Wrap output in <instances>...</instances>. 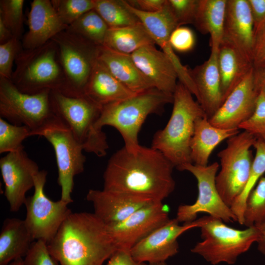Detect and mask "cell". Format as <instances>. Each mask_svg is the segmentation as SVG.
<instances>
[{
	"mask_svg": "<svg viewBox=\"0 0 265 265\" xmlns=\"http://www.w3.org/2000/svg\"><path fill=\"white\" fill-rule=\"evenodd\" d=\"M174 165L161 152L140 145L125 147L109 158L103 174V189L162 201L174 191Z\"/></svg>",
	"mask_w": 265,
	"mask_h": 265,
	"instance_id": "obj_1",
	"label": "cell"
},
{
	"mask_svg": "<svg viewBox=\"0 0 265 265\" xmlns=\"http://www.w3.org/2000/svg\"><path fill=\"white\" fill-rule=\"evenodd\" d=\"M48 246L60 265H103L118 249L107 226L87 212H72Z\"/></svg>",
	"mask_w": 265,
	"mask_h": 265,
	"instance_id": "obj_2",
	"label": "cell"
},
{
	"mask_svg": "<svg viewBox=\"0 0 265 265\" xmlns=\"http://www.w3.org/2000/svg\"><path fill=\"white\" fill-rule=\"evenodd\" d=\"M173 104L168 122L155 133L151 147L161 152L178 169L192 163L190 145L195 124L206 115L192 93L180 81L173 93Z\"/></svg>",
	"mask_w": 265,
	"mask_h": 265,
	"instance_id": "obj_3",
	"label": "cell"
},
{
	"mask_svg": "<svg viewBox=\"0 0 265 265\" xmlns=\"http://www.w3.org/2000/svg\"><path fill=\"white\" fill-rule=\"evenodd\" d=\"M173 94L156 88L136 94L127 99L111 103L102 107L96 127L102 130L111 126L121 134L128 150L133 152L140 146L138 135L149 115L159 112L164 106L173 103Z\"/></svg>",
	"mask_w": 265,
	"mask_h": 265,
	"instance_id": "obj_4",
	"label": "cell"
},
{
	"mask_svg": "<svg viewBox=\"0 0 265 265\" xmlns=\"http://www.w3.org/2000/svg\"><path fill=\"white\" fill-rule=\"evenodd\" d=\"M50 99L54 114L70 129L83 150L102 157L108 145L106 134L96 127L103 106L84 95L71 97L51 90Z\"/></svg>",
	"mask_w": 265,
	"mask_h": 265,
	"instance_id": "obj_5",
	"label": "cell"
},
{
	"mask_svg": "<svg viewBox=\"0 0 265 265\" xmlns=\"http://www.w3.org/2000/svg\"><path fill=\"white\" fill-rule=\"evenodd\" d=\"M15 62L11 80L21 92L35 94L46 90L62 91L64 77L53 40L35 49H23Z\"/></svg>",
	"mask_w": 265,
	"mask_h": 265,
	"instance_id": "obj_6",
	"label": "cell"
},
{
	"mask_svg": "<svg viewBox=\"0 0 265 265\" xmlns=\"http://www.w3.org/2000/svg\"><path fill=\"white\" fill-rule=\"evenodd\" d=\"M200 228L202 241L196 243L191 251L212 265L235 264L239 256L257 242L260 235L255 226L236 229L210 215Z\"/></svg>",
	"mask_w": 265,
	"mask_h": 265,
	"instance_id": "obj_7",
	"label": "cell"
},
{
	"mask_svg": "<svg viewBox=\"0 0 265 265\" xmlns=\"http://www.w3.org/2000/svg\"><path fill=\"white\" fill-rule=\"evenodd\" d=\"M57 45L64 77L60 93L71 97L84 96L87 83L98 60L100 47L67 29L52 39Z\"/></svg>",
	"mask_w": 265,
	"mask_h": 265,
	"instance_id": "obj_8",
	"label": "cell"
},
{
	"mask_svg": "<svg viewBox=\"0 0 265 265\" xmlns=\"http://www.w3.org/2000/svg\"><path fill=\"white\" fill-rule=\"evenodd\" d=\"M256 140L243 131L228 139L226 147L217 154L221 169L216 176V186L222 200L229 207L247 183L253 161L250 149Z\"/></svg>",
	"mask_w": 265,
	"mask_h": 265,
	"instance_id": "obj_9",
	"label": "cell"
},
{
	"mask_svg": "<svg viewBox=\"0 0 265 265\" xmlns=\"http://www.w3.org/2000/svg\"><path fill=\"white\" fill-rule=\"evenodd\" d=\"M45 137L53 148L58 171L57 182L61 188V199L68 204L73 202L71 194L74 177L82 173L86 158L83 149L70 129L56 116L32 133V136Z\"/></svg>",
	"mask_w": 265,
	"mask_h": 265,
	"instance_id": "obj_10",
	"label": "cell"
},
{
	"mask_svg": "<svg viewBox=\"0 0 265 265\" xmlns=\"http://www.w3.org/2000/svg\"><path fill=\"white\" fill-rule=\"evenodd\" d=\"M50 90L35 94L20 91L10 80L0 77V117L16 125L28 127L32 133L55 116Z\"/></svg>",
	"mask_w": 265,
	"mask_h": 265,
	"instance_id": "obj_11",
	"label": "cell"
},
{
	"mask_svg": "<svg viewBox=\"0 0 265 265\" xmlns=\"http://www.w3.org/2000/svg\"><path fill=\"white\" fill-rule=\"evenodd\" d=\"M218 168L219 164L214 162L207 166L189 163L178 169L180 171H187L194 176L198 190L197 198L194 203L179 206L176 218L179 222H192L202 212L225 222L238 221L237 217L223 201L217 189L215 178Z\"/></svg>",
	"mask_w": 265,
	"mask_h": 265,
	"instance_id": "obj_12",
	"label": "cell"
},
{
	"mask_svg": "<svg viewBox=\"0 0 265 265\" xmlns=\"http://www.w3.org/2000/svg\"><path fill=\"white\" fill-rule=\"evenodd\" d=\"M47 172L40 170L35 177L34 193L26 197L24 205L26 213V224L35 240L49 243L62 223L72 213L68 204L61 199L53 201L44 192Z\"/></svg>",
	"mask_w": 265,
	"mask_h": 265,
	"instance_id": "obj_13",
	"label": "cell"
},
{
	"mask_svg": "<svg viewBox=\"0 0 265 265\" xmlns=\"http://www.w3.org/2000/svg\"><path fill=\"white\" fill-rule=\"evenodd\" d=\"M208 217L205 216L182 225L176 218L170 219L135 245L131 249V254L136 261L140 263L165 262L178 252V238L188 230L200 228Z\"/></svg>",
	"mask_w": 265,
	"mask_h": 265,
	"instance_id": "obj_14",
	"label": "cell"
},
{
	"mask_svg": "<svg viewBox=\"0 0 265 265\" xmlns=\"http://www.w3.org/2000/svg\"><path fill=\"white\" fill-rule=\"evenodd\" d=\"M169 219L168 207L162 202L152 201L124 220L107 227L117 249L131 250Z\"/></svg>",
	"mask_w": 265,
	"mask_h": 265,
	"instance_id": "obj_15",
	"label": "cell"
},
{
	"mask_svg": "<svg viewBox=\"0 0 265 265\" xmlns=\"http://www.w3.org/2000/svg\"><path fill=\"white\" fill-rule=\"evenodd\" d=\"M0 169L10 210L17 212L25 204L26 192L34 187L35 177L40 171L38 165L23 149L2 157Z\"/></svg>",
	"mask_w": 265,
	"mask_h": 265,
	"instance_id": "obj_16",
	"label": "cell"
},
{
	"mask_svg": "<svg viewBox=\"0 0 265 265\" xmlns=\"http://www.w3.org/2000/svg\"><path fill=\"white\" fill-rule=\"evenodd\" d=\"M127 7L138 18L145 26L156 44L168 56L177 72L179 81L189 91L195 90V85L189 74V69L184 66L175 54L169 43L172 31L179 26L166 0L163 8L155 13L141 11L126 3Z\"/></svg>",
	"mask_w": 265,
	"mask_h": 265,
	"instance_id": "obj_17",
	"label": "cell"
},
{
	"mask_svg": "<svg viewBox=\"0 0 265 265\" xmlns=\"http://www.w3.org/2000/svg\"><path fill=\"white\" fill-rule=\"evenodd\" d=\"M253 69L232 91L209 122L221 129H239L253 114L259 92L254 81Z\"/></svg>",
	"mask_w": 265,
	"mask_h": 265,
	"instance_id": "obj_18",
	"label": "cell"
},
{
	"mask_svg": "<svg viewBox=\"0 0 265 265\" xmlns=\"http://www.w3.org/2000/svg\"><path fill=\"white\" fill-rule=\"evenodd\" d=\"M86 199L93 206L96 216L107 226L117 224L135 211L154 201L127 193L104 189H90Z\"/></svg>",
	"mask_w": 265,
	"mask_h": 265,
	"instance_id": "obj_19",
	"label": "cell"
},
{
	"mask_svg": "<svg viewBox=\"0 0 265 265\" xmlns=\"http://www.w3.org/2000/svg\"><path fill=\"white\" fill-rule=\"evenodd\" d=\"M222 41L231 44L252 61L254 24L248 0H227Z\"/></svg>",
	"mask_w": 265,
	"mask_h": 265,
	"instance_id": "obj_20",
	"label": "cell"
},
{
	"mask_svg": "<svg viewBox=\"0 0 265 265\" xmlns=\"http://www.w3.org/2000/svg\"><path fill=\"white\" fill-rule=\"evenodd\" d=\"M28 31L21 39L23 49L39 47L66 29L50 0H33L28 14Z\"/></svg>",
	"mask_w": 265,
	"mask_h": 265,
	"instance_id": "obj_21",
	"label": "cell"
},
{
	"mask_svg": "<svg viewBox=\"0 0 265 265\" xmlns=\"http://www.w3.org/2000/svg\"><path fill=\"white\" fill-rule=\"evenodd\" d=\"M134 62L155 88L173 94L178 80L175 67L168 56L155 45L143 47L131 54Z\"/></svg>",
	"mask_w": 265,
	"mask_h": 265,
	"instance_id": "obj_22",
	"label": "cell"
},
{
	"mask_svg": "<svg viewBox=\"0 0 265 265\" xmlns=\"http://www.w3.org/2000/svg\"><path fill=\"white\" fill-rule=\"evenodd\" d=\"M217 55L218 51L211 50L208 60L192 69H189L197 90V102L208 119L216 112L223 104Z\"/></svg>",
	"mask_w": 265,
	"mask_h": 265,
	"instance_id": "obj_23",
	"label": "cell"
},
{
	"mask_svg": "<svg viewBox=\"0 0 265 265\" xmlns=\"http://www.w3.org/2000/svg\"><path fill=\"white\" fill-rule=\"evenodd\" d=\"M98 59L122 84L135 94L155 88L134 62L131 54L101 46Z\"/></svg>",
	"mask_w": 265,
	"mask_h": 265,
	"instance_id": "obj_24",
	"label": "cell"
},
{
	"mask_svg": "<svg viewBox=\"0 0 265 265\" xmlns=\"http://www.w3.org/2000/svg\"><path fill=\"white\" fill-rule=\"evenodd\" d=\"M217 61L223 103L253 68L252 61L231 44L222 41Z\"/></svg>",
	"mask_w": 265,
	"mask_h": 265,
	"instance_id": "obj_25",
	"label": "cell"
},
{
	"mask_svg": "<svg viewBox=\"0 0 265 265\" xmlns=\"http://www.w3.org/2000/svg\"><path fill=\"white\" fill-rule=\"evenodd\" d=\"M84 94L103 106L137 94L133 93L119 82L98 59L86 86Z\"/></svg>",
	"mask_w": 265,
	"mask_h": 265,
	"instance_id": "obj_26",
	"label": "cell"
},
{
	"mask_svg": "<svg viewBox=\"0 0 265 265\" xmlns=\"http://www.w3.org/2000/svg\"><path fill=\"white\" fill-rule=\"evenodd\" d=\"M239 132V129H221L213 126L206 115L198 119L190 145L192 163L208 165L210 155L215 148Z\"/></svg>",
	"mask_w": 265,
	"mask_h": 265,
	"instance_id": "obj_27",
	"label": "cell"
},
{
	"mask_svg": "<svg viewBox=\"0 0 265 265\" xmlns=\"http://www.w3.org/2000/svg\"><path fill=\"white\" fill-rule=\"evenodd\" d=\"M34 241L24 219L6 218L0 233V265L23 258Z\"/></svg>",
	"mask_w": 265,
	"mask_h": 265,
	"instance_id": "obj_28",
	"label": "cell"
},
{
	"mask_svg": "<svg viewBox=\"0 0 265 265\" xmlns=\"http://www.w3.org/2000/svg\"><path fill=\"white\" fill-rule=\"evenodd\" d=\"M227 0H199L193 25L201 33L209 34L211 50L218 51L223 36Z\"/></svg>",
	"mask_w": 265,
	"mask_h": 265,
	"instance_id": "obj_29",
	"label": "cell"
},
{
	"mask_svg": "<svg viewBox=\"0 0 265 265\" xmlns=\"http://www.w3.org/2000/svg\"><path fill=\"white\" fill-rule=\"evenodd\" d=\"M155 43L141 22L119 28H109L104 45L114 51L132 54L138 49Z\"/></svg>",
	"mask_w": 265,
	"mask_h": 265,
	"instance_id": "obj_30",
	"label": "cell"
},
{
	"mask_svg": "<svg viewBox=\"0 0 265 265\" xmlns=\"http://www.w3.org/2000/svg\"><path fill=\"white\" fill-rule=\"evenodd\" d=\"M253 147L255 149V156L252 161L248 181L241 194L230 207L238 222L241 225L244 224V212L247 198L265 173V142L257 139Z\"/></svg>",
	"mask_w": 265,
	"mask_h": 265,
	"instance_id": "obj_31",
	"label": "cell"
},
{
	"mask_svg": "<svg viewBox=\"0 0 265 265\" xmlns=\"http://www.w3.org/2000/svg\"><path fill=\"white\" fill-rule=\"evenodd\" d=\"M67 29L96 45L103 46L109 27L94 9L83 14Z\"/></svg>",
	"mask_w": 265,
	"mask_h": 265,
	"instance_id": "obj_32",
	"label": "cell"
},
{
	"mask_svg": "<svg viewBox=\"0 0 265 265\" xmlns=\"http://www.w3.org/2000/svg\"><path fill=\"white\" fill-rule=\"evenodd\" d=\"M95 2L94 10L109 28L127 26L139 22L123 0H95Z\"/></svg>",
	"mask_w": 265,
	"mask_h": 265,
	"instance_id": "obj_33",
	"label": "cell"
},
{
	"mask_svg": "<svg viewBox=\"0 0 265 265\" xmlns=\"http://www.w3.org/2000/svg\"><path fill=\"white\" fill-rule=\"evenodd\" d=\"M265 221V177H262L247 198L244 212L243 225L249 227Z\"/></svg>",
	"mask_w": 265,
	"mask_h": 265,
	"instance_id": "obj_34",
	"label": "cell"
},
{
	"mask_svg": "<svg viewBox=\"0 0 265 265\" xmlns=\"http://www.w3.org/2000/svg\"><path fill=\"white\" fill-rule=\"evenodd\" d=\"M31 133L28 127L12 124L0 117V153L24 149L23 142L31 136Z\"/></svg>",
	"mask_w": 265,
	"mask_h": 265,
	"instance_id": "obj_35",
	"label": "cell"
},
{
	"mask_svg": "<svg viewBox=\"0 0 265 265\" xmlns=\"http://www.w3.org/2000/svg\"><path fill=\"white\" fill-rule=\"evenodd\" d=\"M61 22L68 26L83 14L94 9L95 0H51Z\"/></svg>",
	"mask_w": 265,
	"mask_h": 265,
	"instance_id": "obj_36",
	"label": "cell"
},
{
	"mask_svg": "<svg viewBox=\"0 0 265 265\" xmlns=\"http://www.w3.org/2000/svg\"><path fill=\"white\" fill-rule=\"evenodd\" d=\"M24 0H0V19L14 37L22 39L24 31Z\"/></svg>",
	"mask_w": 265,
	"mask_h": 265,
	"instance_id": "obj_37",
	"label": "cell"
},
{
	"mask_svg": "<svg viewBox=\"0 0 265 265\" xmlns=\"http://www.w3.org/2000/svg\"><path fill=\"white\" fill-rule=\"evenodd\" d=\"M238 129L265 142V95L263 92L259 93L253 114Z\"/></svg>",
	"mask_w": 265,
	"mask_h": 265,
	"instance_id": "obj_38",
	"label": "cell"
},
{
	"mask_svg": "<svg viewBox=\"0 0 265 265\" xmlns=\"http://www.w3.org/2000/svg\"><path fill=\"white\" fill-rule=\"evenodd\" d=\"M23 49L21 40L13 37L9 41L0 44V77L11 80L14 61Z\"/></svg>",
	"mask_w": 265,
	"mask_h": 265,
	"instance_id": "obj_39",
	"label": "cell"
},
{
	"mask_svg": "<svg viewBox=\"0 0 265 265\" xmlns=\"http://www.w3.org/2000/svg\"><path fill=\"white\" fill-rule=\"evenodd\" d=\"M199 0H167L179 26L193 24Z\"/></svg>",
	"mask_w": 265,
	"mask_h": 265,
	"instance_id": "obj_40",
	"label": "cell"
},
{
	"mask_svg": "<svg viewBox=\"0 0 265 265\" xmlns=\"http://www.w3.org/2000/svg\"><path fill=\"white\" fill-rule=\"evenodd\" d=\"M24 265H59L52 256L48 243L42 240H35L23 258Z\"/></svg>",
	"mask_w": 265,
	"mask_h": 265,
	"instance_id": "obj_41",
	"label": "cell"
},
{
	"mask_svg": "<svg viewBox=\"0 0 265 265\" xmlns=\"http://www.w3.org/2000/svg\"><path fill=\"white\" fill-rule=\"evenodd\" d=\"M169 43L174 51L180 53L188 52L194 46L195 36L192 30L189 27L178 26L171 33Z\"/></svg>",
	"mask_w": 265,
	"mask_h": 265,
	"instance_id": "obj_42",
	"label": "cell"
},
{
	"mask_svg": "<svg viewBox=\"0 0 265 265\" xmlns=\"http://www.w3.org/2000/svg\"><path fill=\"white\" fill-rule=\"evenodd\" d=\"M252 62L254 68L265 64V24L255 34Z\"/></svg>",
	"mask_w": 265,
	"mask_h": 265,
	"instance_id": "obj_43",
	"label": "cell"
},
{
	"mask_svg": "<svg viewBox=\"0 0 265 265\" xmlns=\"http://www.w3.org/2000/svg\"><path fill=\"white\" fill-rule=\"evenodd\" d=\"M251 9L255 34L265 24V0H248Z\"/></svg>",
	"mask_w": 265,
	"mask_h": 265,
	"instance_id": "obj_44",
	"label": "cell"
},
{
	"mask_svg": "<svg viewBox=\"0 0 265 265\" xmlns=\"http://www.w3.org/2000/svg\"><path fill=\"white\" fill-rule=\"evenodd\" d=\"M106 265H149L136 261L132 257L130 250L117 249L109 258Z\"/></svg>",
	"mask_w": 265,
	"mask_h": 265,
	"instance_id": "obj_45",
	"label": "cell"
},
{
	"mask_svg": "<svg viewBox=\"0 0 265 265\" xmlns=\"http://www.w3.org/2000/svg\"><path fill=\"white\" fill-rule=\"evenodd\" d=\"M132 7L148 13H155L161 10L166 0H127Z\"/></svg>",
	"mask_w": 265,
	"mask_h": 265,
	"instance_id": "obj_46",
	"label": "cell"
},
{
	"mask_svg": "<svg viewBox=\"0 0 265 265\" xmlns=\"http://www.w3.org/2000/svg\"><path fill=\"white\" fill-rule=\"evenodd\" d=\"M254 81L257 90L265 95V64L258 67H253Z\"/></svg>",
	"mask_w": 265,
	"mask_h": 265,
	"instance_id": "obj_47",
	"label": "cell"
},
{
	"mask_svg": "<svg viewBox=\"0 0 265 265\" xmlns=\"http://www.w3.org/2000/svg\"><path fill=\"white\" fill-rule=\"evenodd\" d=\"M260 233L257 242L258 250L265 256V221L256 225Z\"/></svg>",
	"mask_w": 265,
	"mask_h": 265,
	"instance_id": "obj_48",
	"label": "cell"
},
{
	"mask_svg": "<svg viewBox=\"0 0 265 265\" xmlns=\"http://www.w3.org/2000/svg\"><path fill=\"white\" fill-rule=\"evenodd\" d=\"M13 37L11 31L0 19V44L9 41Z\"/></svg>",
	"mask_w": 265,
	"mask_h": 265,
	"instance_id": "obj_49",
	"label": "cell"
},
{
	"mask_svg": "<svg viewBox=\"0 0 265 265\" xmlns=\"http://www.w3.org/2000/svg\"><path fill=\"white\" fill-rule=\"evenodd\" d=\"M8 265H24L23 258L17 259L10 263Z\"/></svg>",
	"mask_w": 265,
	"mask_h": 265,
	"instance_id": "obj_50",
	"label": "cell"
},
{
	"mask_svg": "<svg viewBox=\"0 0 265 265\" xmlns=\"http://www.w3.org/2000/svg\"><path fill=\"white\" fill-rule=\"evenodd\" d=\"M149 265H167L165 262L155 263V264H150Z\"/></svg>",
	"mask_w": 265,
	"mask_h": 265,
	"instance_id": "obj_51",
	"label": "cell"
}]
</instances>
